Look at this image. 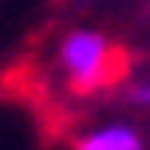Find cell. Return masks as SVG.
<instances>
[{
  "label": "cell",
  "mask_w": 150,
  "mask_h": 150,
  "mask_svg": "<svg viewBox=\"0 0 150 150\" xmlns=\"http://www.w3.org/2000/svg\"><path fill=\"white\" fill-rule=\"evenodd\" d=\"M77 150H143V136L129 122H105L87 129L77 140Z\"/></svg>",
  "instance_id": "7a4b0ae2"
},
{
  "label": "cell",
  "mask_w": 150,
  "mask_h": 150,
  "mask_svg": "<svg viewBox=\"0 0 150 150\" xmlns=\"http://www.w3.org/2000/svg\"><path fill=\"white\" fill-rule=\"evenodd\" d=\"M129 101L150 112V80H140V84H133V87H129Z\"/></svg>",
  "instance_id": "3957f363"
},
{
  "label": "cell",
  "mask_w": 150,
  "mask_h": 150,
  "mask_svg": "<svg viewBox=\"0 0 150 150\" xmlns=\"http://www.w3.org/2000/svg\"><path fill=\"white\" fill-rule=\"evenodd\" d=\"M59 67L70 80V87L80 94H91L105 87L115 74V49L101 32L77 28L59 42Z\"/></svg>",
  "instance_id": "6da1fadb"
}]
</instances>
